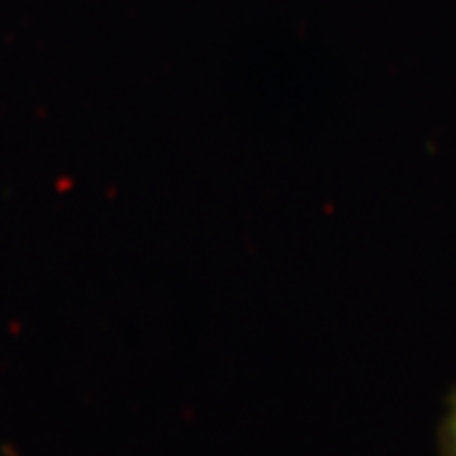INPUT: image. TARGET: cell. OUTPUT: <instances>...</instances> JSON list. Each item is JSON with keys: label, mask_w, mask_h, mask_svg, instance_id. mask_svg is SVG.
I'll return each mask as SVG.
<instances>
[{"label": "cell", "mask_w": 456, "mask_h": 456, "mask_svg": "<svg viewBox=\"0 0 456 456\" xmlns=\"http://www.w3.org/2000/svg\"><path fill=\"white\" fill-rule=\"evenodd\" d=\"M444 436H446V452H449V456H456V401L454 406H452V413H449Z\"/></svg>", "instance_id": "1"}]
</instances>
